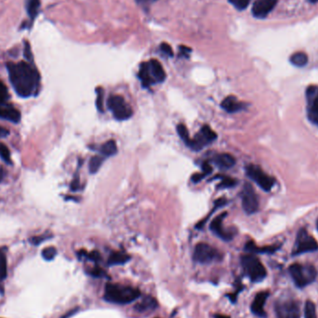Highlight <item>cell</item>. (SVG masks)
Segmentation results:
<instances>
[{
	"label": "cell",
	"mask_w": 318,
	"mask_h": 318,
	"mask_svg": "<svg viewBox=\"0 0 318 318\" xmlns=\"http://www.w3.org/2000/svg\"><path fill=\"white\" fill-rule=\"evenodd\" d=\"M10 81L20 97L29 98L39 86L40 77L33 65L26 62L7 64Z\"/></svg>",
	"instance_id": "1"
},
{
	"label": "cell",
	"mask_w": 318,
	"mask_h": 318,
	"mask_svg": "<svg viewBox=\"0 0 318 318\" xmlns=\"http://www.w3.org/2000/svg\"><path fill=\"white\" fill-rule=\"evenodd\" d=\"M140 290L135 288L119 284H107L103 298L110 303L125 305L133 302L140 297Z\"/></svg>",
	"instance_id": "2"
},
{
	"label": "cell",
	"mask_w": 318,
	"mask_h": 318,
	"mask_svg": "<svg viewBox=\"0 0 318 318\" xmlns=\"http://www.w3.org/2000/svg\"><path fill=\"white\" fill-rule=\"evenodd\" d=\"M289 273L295 285L299 288H304L313 282L317 277V272L312 265L294 263L289 267Z\"/></svg>",
	"instance_id": "3"
},
{
	"label": "cell",
	"mask_w": 318,
	"mask_h": 318,
	"mask_svg": "<svg viewBox=\"0 0 318 318\" xmlns=\"http://www.w3.org/2000/svg\"><path fill=\"white\" fill-rule=\"evenodd\" d=\"M241 262L247 277L252 282H260L266 277L265 267L256 256L245 255L241 258Z\"/></svg>",
	"instance_id": "4"
},
{
	"label": "cell",
	"mask_w": 318,
	"mask_h": 318,
	"mask_svg": "<svg viewBox=\"0 0 318 318\" xmlns=\"http://www.w3.org/2000/svg\"><path fill=\"white\" fill-rule=\"evenodd\" d=\"M107 107L112 111L116 119L120 121L127 120L132 116V109L127 104L125 99L120 95L110 96L107 100Z\"/></svg>",
	"instance_id": "5"
},
{
	"label": "cell",
	"mask_w": 318,
	"mask_h": 318,
	"mask_svg": "<svg viewBox=\"0 0 318 318\" xmlns=\"http://www.w3.org/2000/svg\"><path fill=\"white\" fill-rule=\"evenodd\" d=\"M221 259L222 255L218 250L207 244L199 243L194 248V259L196 262L206 264Z\"/></svg>",
	"instance_id": "6"
},
{
	"label": "cell",
	"mask_w": 318,
	"mask_h": 318,
	"mask_svg": "<svg viewBox=\"0 0 318 318\" xmlns=\"http://www.w3.org/2000/svg\"><path fill=\"white\" fill-rule=\"evenodd\" d=\"M247 175L264 191H270L276 183L274 178L267 175L259 166L248 165L246 169Z\"/></svg>",
	"instance_id": "7"
},
{
	"label": "cell",
	"mask_w": 318,
	"mask_h": 318,
	"mask_svg": "<svg viewBox=\"0 0 318 318\" xmlns=\"http://www.w3.org/2000/svg\"><path fill=\"white\" fill-rule=\"evenodd\" d=\"M318 249V244L316 240L308 234L305 229H301L298 233L296 245H295L293 255L312 252Z\"/></svg>",
	"instance_id": "8"
},
{
	"label": "cell",
	"mask_w": 318,
	"mask_h": 318,
	"mask_svg": "<svg viewBox=\"0 0 318 318\" xmlns=\"http://www.w3.org/2000/svg\"><path fill=\"white\" fill-rule=\"evenodd\" d=\"M242 206L247 214H253L259 208V200L253 187L246 183L242 191Z\"/></svg>",
	"instance_id": "9"
},
{
	"label": "cell",
	"mask_w": 318,
	"mask_h": 318,
	"mask_svg": "<svg viewBox=\"0 0 318 318\" xmlns=\"http://www.w3.org/2000/svg\"><path fill=\"white\" fill-rule=\"evenodd\" d=\"M307 114L312 123L318 126V87L310 86L306 90Z\"/></svg>",
	"instance_id": "10"
},
{
	"label": "cell",
	"mask_w": 318,
	"mask_h": 318,
	"mask_svg": "<svg viewBox=\"0 0 318 318\" xmlns=\"http://www.w3.org/2000/svg\"><path fill=\"white\" fill-rule=\"evenodd\" d=\"M276 312L277 318H300V307L294 300L278 302Z\"/></svg>",
	"instance_id": "11"
},
{
	"label": "cell",
	"mask_w": 318,
	"mask_h": 318,
	"mask_svg": "<svg viewBox=\"0 0 318 318\" xmlns=\"http://www.w3.org/2000/svg\"><path fill=\"white\" fill-rule=\"evenodd\" d=\"M278 0H256L252 7L254 17L263 19L274 10Z\"/></svg>",
	"instance_id": "12"
},
{
	"label": "cell",
	"mask_w": 318,
	"mask_h": 318,
	"mask_svg": "<svg viewBox=\"0 0 318 318\" xmlns=\"http://www.w3.org/2000/svg\"><path fill=\"white\" fill-rule=\"evenodd\" d=\"M269 296V292L261 291L255 296L253 301L251 303V312L255 315L259 317H266V312L264 311L265 301Z\"/></svg>",
	"instance_id": "13"
},
{
	"label": "cell",
	"mask_w": 318,
	"mask_h": 318,
	"mask_svg": "<svg viewBox=\"0 0 318 318\" xmlns=\"http://www.w3.org/2000/svg\"><path fill=\"white\" fill-rule=\"evenodd\" d=\"M226 215H227L226 213H223L218 217L214 219L211 224H210V229H211L213 233H215L217 236H220L221 238H223L224 240H230L232 238V235L226 233L223 229V221H224V218Z\"/></svg>",
	"instance_id": "14"
},
{
	"label": "cell",
	"mask_w": 318,
	"mask_h": 318,
	"mask_svg": "<svg viewBox=\"0 0 318 318\" xmlns=\"http://www.w3.org/2000/svg\"><path fill=\"white\" fill-rule=\"evenodd\" d=\"M149 69L151 76L154 81L162 82L166 79V73L162 65L159 63L157 60H151L149 63Z\"/></svg>",
	"instance_id": "15"
},
{
	"label": "cell",
	"mask_w": 318,
	"mask_h": 318,
	"mask_svg": "<svg viewBox=\"0 0 318 318\" xmlns=\"http://www.w3.org/2000/svg\"><path fill=\"white\" fill-rule=\"evenodd\" d=\"M222 107L226 112L236 113L242 110L244 108V104L237 100L235 96H228L223 100Z\"/></svg>",
	"instance_id": "16"
},
{
	"label": "cell",
	"mask_w": 318,
	"mask_h": 318,
	"mask_svg": "<svg viewBox=\"0 0 318 318\" xmlns=\"http://www.w3.org/2000/svg\"><path fill=\"white\" fill-rule=\"evenodd\" d=\"M0 118L9 120L12 123H18L21 120V113L13 107L2 106L0 107Z\"/></svg>",
	"instance_id": "17"
},
{
	"label": "cell",
	"mask_w": 318,
	"mask_h": 318,
	"mask_svg": "<svg viewBox=\"0 0 318 318\" xmlns=\"http://www.w3.org/2000/svg\"><path fill=\"white\" fill-rule=\"evenodd\" d=\"M157 306V301L153 297H145L136 304L134 309L138 312H147L153 311Z\"/></svg>",
	"instance_id": "18"
},
{
	"label": "cell",
	"mask_w": 318,
	"mask_h": 318,
	"mask_svg": "<svg viewBox=\"0 0 318 318\" xmlns=\"http://www.w3.org/2000/svg\"><path fill=\"white\" fill-rule=\"evenodd\" d=\"M213 161L221 169H231L236 164V158L230 153H220L217 154Z\"/></svg>",
	"instance_id": "19"
},
{
	"label": "cell",
	"mask_w": 318,
	"mask_h": 318,
	"mask_svg": "<svg viewBox=\"0 0 318 318\" xmlns=\"http://www.w3.org/2000/svg\"><path fill=\"white\" fill-rule=\"evenodd\" d=\"M139 77L142 82V85L144 87H148L150 86L151 84H153V78L151 76V73H150V69H149V65L148 63H143L141 64V67H140V71H139Z\"/></svg>",
	"instance_id": "20"
},
{
	"label": "cell",
	"mask_w": 318,
	"mask_h": 318,
	"mask_svg": "<svg viewBox=\"0 0 318 318\" xmlns=\"http://www.w3.org/2000/svg\"><path fill=\"white\" fill-rule=\"evenodd\" d=\"M25 7L31 22H33L38 15L40 9V0H26Z\"/></svg>",
	"instance_id": "21"
},
{
	"label": "cell",
	"mask_w": 318,
	"mask_h": 318,
	"mask_svg": "<svg viewBox=\"0 0 318 318\" xmlns=\"http://www.w3.org/2000/svg\"><path fill=\"white\" fill-rule=\"evenodd\" d=\"M246 249L250 252H256V253H274L278 249V247L272 246V247H258L255 246L253 242H248L246 245Z\"/></svg>",
	"instance_id": "22"
},
{
	"label": "cell",
	"mask_w": 318,
	"mask_h": 318,
	"mask_svg": "<svg viewBox=\"0 0 318 318\" xmlns=\"http://www.w3.org/2000/svg\"><path fill=\"white\" fill-rule=\"evenodd\" d=\"M129 260H130V256L127 254L122 253V252H113L109 257L108 263L109 265L124 264Z\"/></svg>",
	"instance_id": "23"
},
{
	"label": "cell",
	"mask_w": 318,
	"mask_h": 318,
	"mask_svg": "<svg viewBox=\"0 0 318 318\" xmlns=\"http://www.w3.org/2000/svg\"><path fill=\"white\" fill-rule=\"evenodd\" d=\"M290 63L297 67H303L308 63V56L306 53L301 52V51L295 52L290 57Z\"/></svg>",
	"instance_id": "24"
},
{
	"label": "cell",
	"mask_w": 318,
	"mask_h": 318,
	"mask_svg": "<svg viewBox=\"0 0 318 318\" xmlns=\"http://www.w3.org/2000/svg\"><path fill=\"white\" fill-rule=\"evenodd\" d=\"M100 153L104 154L105 156H112L118 153V145L115 141H106L100 147Z\"/></svg>",
	"instance_id": "25"
},
{
	"label": "cell",
	"mask_w": 318,
	"mask_h": 318,
	"mask_svg": "<svg viewBox=\"0 0 318 318\" xmlns=\"http://www.w3.org/2000/svg\"><path fill=\"white\" fill-rule=\"evenodd\" d=\"M8 276V268H7V258L4 252L0 250V282L4 280ZM3 291V287L0 284V293Z\"/></svg>",
	"instance_id": "26"
},
{
	"label": "cell",
	"mask_w": 318,
	"mask_h": 318,
	"mask_svg": "<svg viewBox=\"0 0 318 318\" xmlns=\"http://www.w3.org/2000/svg\"><path fill=\"white\" fill-rule=\"evenodd\" d=\"M177 131H178V134L180 136V138H181L188 146H190V145H191V142H192V139H190L188 130H187V128L185 127V125L179 124L178 127H177Z\"/></svg>",
	"instance_id": "27"
},
{
	"label": "cell",
	"mask_w": 318,
	"mask_h": 318,
	"mask_svg": "<svg viewBox=\"0 0 318 318\" xmlns=\"http://www.w3.org/2000/svg\"><path fill=\"white\" fill-rule=\"evenodd\" d=\"M103 162V158L100 157L99 155H95L93 157H91L89 164H88V170L91 174L96 173L97 171L100 170V166Z\"/></svg>",
	"instance_id": "28"
},
{
	"label": "cell",
	"mask_w": 318,
	"mask_h": 318,
	"mask_svg": "<svg viewBox=\"0 0 318 318\" xmlns=\"http://www.w3.org/2000/svg\"><path fill=\"white\" fill-rule=\"evenodd\" d=\"M200 134L206 140V142L214 141L217 139V134L210 129L209 126L204 125L201 129Z\"/></svg>",
	"instance_id": "29"
},
{
	"label": "cell",
	"mask_w": 318,
	"mask_h": 318,
	"mask_svg": "<svg viewBox=\"0 0 318 318\" xmlns=\"http://www.w3.org/2000/svg\"><path fill=\"white\" fill-rule=\"evenodd\" d=\"M304 317L305 318H317V313H316V308L314 303L308 300L305 304L304 308Z\"/></svg>",
	"instance_id": "30"
},
{
	"label": "cell",
	"mask_w": 318,
	"mask_h": 318,
	"mask_svg": "<svg viewBox=\"0 0 318 318\" xmlns=\"http://www.w3.org/2000/svg\"><path fill=\"white\" fill-rule=\"evenodd\" d=\"M42 257L45 260H52L57 255V249L54 247H47L44 248L41 252Z\"/></svg>",
	"instance_id": "31"
},
{
	"label": "cell",
	"mask_w": 318,
	"mask_h": 318,
	"mask_svg": "<svg viewBox=\"0 0 318 318\" xmlns=\"http://www.w3.org/2000/svg\"><path fill=\"white\" fill-rule=\"evenodd\" d=\"M0 157L3 159L7 164L12 165V157H11V153L9 148L7 147L5 144L0 143Z\"/></svg>",
	"instance_id": "32"
},
{
	"label": "cell",
	"mask_w": 318,
	"mask_h": 318,
	"mask_svg": "<svg viewBox=\"0 0 318 318\" xmlns=\"http://www.w3.org/2000/svg\"><path fill=\"white\" fill-rule=\"evenodd\" d=\"M9 99H10V94L8 91V88L6 85L0 80V105L4 104Z\"/></svg>",
	"instance_id": "33"
},
{
	"label": "cell",
	"mask_w": 318,
	"mask_h": 318,
	"mask_svg": "<svg viewBox=\"0 0 318 318\" xmlns=\"http://www.w3.org/2000/svg\"><path fill=\"white\" fill-rule=\"evenodd\" d=\"M236 184V181L233 178H230V177H224L221 183L219 184V188H230V187H233Z\"/></svg>",
	"instance_id": "34"
},
{
	"label": "cell",
	"mask_w": 318,
	"mask_h": 318,
	"mask_svg": "<svg viewBox=\"0 0 318 318\" xmlns=\"http://www.w3.org/2000/svg\"><path fill=\"white\" fill-rule=\"evenodd\" d=\"M96 105L100 112H103V88H97V100Z\"/></svg>",
	"instance_id": "35"
},
{
	"label": "cell",
	"mask_w": 318,
	"mask_h": 318,
	"mask_svg": "<svg viewBox=\"0 0 318 318\" xmlns=\"http://www.w3.org/2000/svg\"><path fill=\"white\" fill-rule=\"evenodd\" d=\"M230 3L233 6L236 7L238 10H245L251 0H229Z\"/></svg>",
	"instance_id": "36"
},
{
	"label": "cell",
	"mask_w": 318,
	"mask_h": 318,
	"mask_svg": "<svg viewBox=\"0 0 318 318\" xmlns=\"http://www.w3.org/2000/svg\"><path fill=\"white\" fill-rule=\"evenodd\" d=\"M80 253L83 254L88 259L93 260V261H97V260H99L100 259V255L97 251H92L90 253H87L86 251H80Z\"/></svg>",
	"instance_id": "37"
},
{
	"label": "cell",
	"mask_w": 318,
	"mask_h": 318,
	"mask_svg": "<svg viewBox=\"0 0 318 318\" xmlns=\"http://www.w3.org/2000/svg\"><path fill=\"white\" fill-rule=\"evenodd\" d=\"M160 49L161 51L166 54L167 56H173V51H172V48L171 46L167 43H163L161 46H160Z\"/></svg>",
	"instance_id": "38"
},
{
	"label": "cell",
	"mask_w": 318,
	"mask_h": 318,
	"mask_svg": "<svg viewBox=\"0 0 318 318\" xmlns=\"http://www.w3.org/2000/svg\"><path fill=\"white\" fill-rule=\"evenodd\" d=\"M47 238H48V236H34V237H32V238L30 239V242H31L33 245L36 246V245H39V244L44 241V240H46Z\"/></svg>",
	"instance_id": "39"
},
{
	"label": "cell",
	"mask_w": 318,
	"mask_h": 318,
	"mask_svg": "<svg viewBox=\"0 0 318 318\" xmlns=\"http://www.w3.org/2000/svg\"><path fill=\"white\" fill-rule=\"evenodd\" d=\"M202 169H203V173L205 174V175H207V174H209L210 172L212 171L211 166L209 165V163L208 162H204L203 163V165H202Z\"/></svg>",
	"instance_id": "40"
},
{
	"label": "cell",
	"mask_w": 318,
	"mask_h": 318,
	"mask_svg": "<svg viewBox=\"0 0 318 318\" xmlns=\"http://www.w3.org/2000/svg\"><path fill=\"white\" fill-rule=\"evenodd\" d=\"M90 275L93 277H100L102 275H104V272L99 268H95L92 271L90 272Z\"/></svg>",
	"instance_id": "41"
},
{
	"label": "cell",
	"mask_w": 318,
	"mask_h": 318,
	"mask_svg": "<svg viewBox=\"0 0 318 318\" xmlns=\"http://www.w3.org/2000/svg\"><path fill=\"white\" fill-rule=\"evenodd\" d=\"M78 188H79V180H78V178H76L71 183V189H72V191H77Z\"/></svg>",
	"instance_id": "42"
},
{
	"label": "cell",
	"mask_w": 318,
	"mask_h": 318,
	"mask_svg": "<svg viewBox=\"0 0 318 318\" xmlns=\"http://www.w3.org/2000/svg\"><path fill=\"white\" fill-rule=\"evenodd\" d=\"M206 176L204 173H199V174H194V176L192 177V181L194 183H198L200 182V180H202L204 177Z\"/></svg>",
	"instance_id": "43"
},
{
	"label": "cell",
	"mask_w": 318,
	"mask_h": 318,
	"mask_svg": "<svg viewBox=\"0 0 318 318\" xmlns=\"http://www.w3.org/2000/svg\"><path fill=\"white\" fill-rule=\"evenodd\" d=\"M136 1H137L139 4L143 5V6H149V5H151L153 2H155L156 0H136Z\"/></svg>",
	"instance_id": "44"
},
{
	"label": "cell",
	"mask_w": 318,
	"mask_h": 318,
	"mask_svg": "<svg viewBox=\"0 0 318 318\" xmlns=\"http://www.w3.org/2000/svg\"><path fill=\"white\" fill-rule=\"evenodd\" d=\"M10 135V130L5 128H1L0 127V138H5Z\"/></svg>",
	"instance_id": "45"
},
{
	"label": "cell",
	"mask_w": 318,
	"mask_h": 318,
	"mask_svg": "<svg viewBox=\"0 0 318 318\" xmlns=\"http://www.w3.org/2000/svg\"><path fill=\"white\" fill-rule=\"evenodd\" d=\"M226 199H224V198H220L218 200H216L215 202V206H217V207H221V206H224L225 204H226Z\"/></svg>",
	"instance_id": "46"
},
{
	"label": "cell",
	"mask_w": 318,
	"mask_h": 318,
	"mask_svg": "<svg viewBox=\"0 0 318 318\" xmlns=\"http://www.w3.org/2000/svg\"><path fill=\"white\" fill-rule=\"evenodd\" d=\"M180 49H181V51L183 54H185L186 56H187V54L191 52V49L187 47H184V46H182V47H180Z\"/></svg>",
	"instance_id": "47"
},
{
	"label": "cell",
	"mask_w": 318,
	"mask_h": 318,
	"mask_svg": "<svg viewBox=\"0 0 318 318\" xmlns=\"http://www.w3.org/2000/svg\"><path fill=\"white\" fill-rule=\"evenodd\" d=\"M214 318H230L228 315H224V314H216Z\"/></svg>",
	"instance_id": "48"
},
{
	"label": "cell",
	"mask_w": 318,
	"mask_h": 318,
	"mask_svg": "<svg viewBox=\"0 0 318 318\" xmlns=\"http://www.w3.org/2000/svg\"><path fill=\"white\" fill-rule=\"evenodd\" d=\"M2 177H3V174H2V172L0 171V182H1V180H2Z\"/></svg>",
	"instance_id": "49"
},
{
	"label": "cell",
	"mask_w": 318,
	"mask_h": 318,
	"mask_svg": "<svg viewBox=\"0 0 318 318\" xmlns=\"http://www.w3.org/2000/svg\"><path fill=\"white\" fill-rule=\"evenodd\" d=\"M310 2H312V3H315V2H318V0H309Z\"/></svg>",
	"instance_id": "50"
},
{
	"label": "cell",
	"mask_w": 318,
	"mask_h": 318,
	"mask_svg": "<svg viewBox=\"0 0 318 318\" xmlns=\"http://www.w3.org/2000/svg\"><path fill=\"white\" fill-rule=\"evenodd\" d=\"M316 226H317V230H318V220H317V223H316Z\"/></svg>",
	"instance_id": "51"
}]
</instances>
